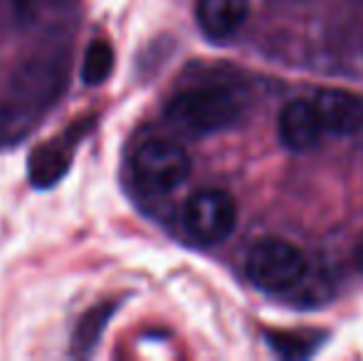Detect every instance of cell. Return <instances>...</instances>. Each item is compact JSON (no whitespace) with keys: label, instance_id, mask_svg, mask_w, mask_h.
Returning a JSON list of instances; mask_svg holds the SVG:
<instances>
[{"label":"cell","instance_id":"5b68a950","mask_svg":"<svg viewBox=\"0 0 363 361\" xmlns=\"http://www.w3.org/2000/svg\"><path fill=\"white\" fill-rule=\"evenodd\" d=\"M311 101H314L324 134L329 131V134L336 136H349L363 126V99L354 91L334 87L321 89L316 99Z\"/></svg>","mask_w":363,"mask_h":361},{"label":"cell","instance_id":"8fae6325","mask_svg":"<svg viewBox=\"0 0 363 361\" xmlns=\"http://www.w3.org/2000/svg\"><path fill=\"white\" fill-rule=\"evenodd\" d=\"M111 314V307H96L86 314L84 319H79V327H77V334H74V352L77 354H86L91 347L96 344V339L101 337L106 327V319Z\"/></svg>","mask_w":363,"mask_h":361},{"label":"cell","instance_id":"8992f818","mask_svg":"<svg viewBox=\"0 0 363 361\" xmlns=\"http://www.w3.org/2000/svg\"><path fill=\"white\" fill-rule=\"evenodd\" d=\"M277 129L282 144L289 151H296V154L314 149L321 141V136H324L314 101L309 99H291L289 104H284V109L279 111Z\"/></svg>","mask_w":363,"mask_h":361},{"label":"cell","instance_id":"3957f363","mask_svg":"<svg viewBox=\"0 0 363 361\" xmlns=\"http://www.w3.org/2000/svg\"><path fill=\"white\" fill-rule=\"evenodd\" d=\"M134 179L146 193H171L191 176V156L171 139H148L134 154Z\"/></svg>","mask_w":363,"mask_h":361},{"label":"cell","instance_id":"30bf717a","mask_svg":"<svg viewBox=\"0 0 363 361\" xmlns=\"http://www.w3.org/2000/svg\"><path fill=\"white\" fill-rule=\"evenodd\" d=\"M114 72V50L104 40H94L84 52V65H82V82L96 87L104 84Z\"/></svg>","mask_w":363,"mask_h":361},{"label":"cell","instance_id":"7a4b0ae2","mask_svg":"<svg viewBox=\"0 0 363 361\" xmlns=\"http://www.w3.org/2000/svg\"><path fill=\"white\" fill-rule=\"evenodd\" d=\"M245 270L255 287L284 294L301 282L306 272V257L294 243L282 238H264L250 248Z\"/></svg>","mask_w":363,"mask_h":361},{"label":"cell","instance_id":"ba28073f","mask_svg":"<svg viewBox=\"0 0 363 361\" xmlns=\"http://www.w3.org/2000/svg\"><path fill=\"white\" fill-rule=\"evenodd\" d=\"M77 139H55L30 156V181L35 188L55 186L72 164Z\"/></svg>","mask_w":363,"mask_h":361},{"label":"cell","instance_id":"7c38bea8","mask_svg":"<svg viewBox=\"0 0 363 361\" xmlns=\"http://www.w3.org/2000/svg\"><path fill=\"white\" fill-rule=\"evenodd\" d=\"M267 339L282 357H306L314 349L309 344V334H301V337H296V334H267Z\"/></svg>","mask_w":363,"mask_h":361},{"label":"cell","instance_id":"4fadbf2b","mask_svg":"<svg viewBox=\"0 0 363 361\" xmlns=\"http://www.w3.org/2000/svg\"><path fill=\"white\" fill-rule=\"evenodd\" d=\"M354 260H356V267L363 272V235L359 238V243H356V250H354Z\"/></svg>","mask_w":363,"mask_h":361},{"label":"cell","instance_id":"52a82bcc","mask_svg":"<svg viewBox=\"0 0 363 361\" xmlns=\"http://www.w3.org/2000/svg\"><path fill=\"white\" fill-rule=\"evenodd\" d=\"M250 13V0H196V20L208 40L235 38Z\"/></svg>","mask_w":363,"mask_h":361},{"label":"cell","instance_id":"6da1fadb","mask_svg":"<svg viewBox=\"0 0 363 361\" xmlns=\"http://www.w3.org/2000/svg\"><path fill=\"white\" fill-rule=\"evenodd\" d=\"M245 94L228 84H198L171 96L166 119L188 134H218L235 126L245 114Z\"/></svg>","mask_w":363,"mask_h":361},{"label":"cell","instance_id":"277c9868","mask_svg":"<svg viewBox=\"0 0 363 361\" xmlns=\"http://www.w3.org/2000/svg\"><path fill=\"white\" fill-rule=\"evenodd\" d=\"M238 223V206L223 188H203L183 206V228L201 245H218Z\"/></svg>","mask_w":363,"mask_h":361},{"label":"cell","instance_id":"9c48e42d","mask_svg":"<svg viewBox=\"0 0 363 361\" xmlns=\"http://www.w3.org/2000/svg\"><path fill=\"white\" fill-rule=\"evenodd\" d=\"M52 8L55 0H0V25L30 28L40 23Z\"/></svg>","mask_w":363,"mask_h":361}]
</instances>
